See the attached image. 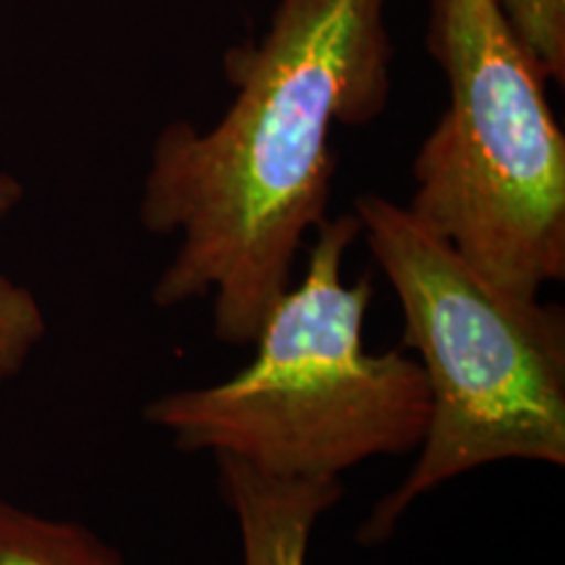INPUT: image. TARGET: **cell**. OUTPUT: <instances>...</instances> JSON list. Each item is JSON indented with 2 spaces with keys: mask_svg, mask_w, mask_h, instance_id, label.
Listing matches in <instances>:
<instances>
[{
  "mask_svg": "<svg viewBox=\"0 0 565 565\" xmlns=\"http://www.w3.org/2000/svg\"><path fill=\"white\" fill-rule=\"evenodd\" d=\"M0 565H129L100 534L0 498Z\"/></svg>",
  "mask_w": 565,
  "mask_h": 565,
  "instance_id": "8992f818",
  "label": "cell"
},
{
  "mask_svg": "<svg viewBox=\"0 0 565 565\" xmlns=\"http://www.w3.org/2000/svg\"><path fill=\"white\" fill-rule=\"evenodd\" d=\"M391 0H278L267 30L223 58L233 100L207 129L152 141L139 223L179 238L152 286L160 309L210 299L212 333L252 345L309 236L328 221L333 131L387 110Z\"/></svg>",
  "mask_w": 565,
  "mask_h": 565,
  "instance_id": "6da1fadb",
  "label": "cell"
},
{
  "mask_svg": "<svg viewBox=\"0 0 565 565\" xmlns=\"http://www.w3.org/2000/svg\"><path fill=\"white\" fill-rule=\"evenodd\" d=\"M356 238L353 212L328 217L303 275L259 324L252 362L221 383L158 395L145 422L181 454L228 456L282 479H341L370 458L414 454L429 416L427 383L404 349H366L374 282L345 280Z\"/></svg>",
  "mask_w": 565,
  "mask_h": 565,
  "instance_id": "7a4b0ae2",
  "label": "cell"
},
{
  "mask_svg": "<svg viewBox=\"0 0 565 565\" xmlns=\"http://www.w3.org/2000/svg\"><path fill=\"white\" fill-rule=\"evenodd\" d=\"M448 103L412 162L406 210L505 291L565 278V134L500 0H427Z\"/></svg>",
  "mask_w": 565,
  "mask_h": 565,
  "instance_id": "277c9868",
  "label": "cell"
},
{
  "mask_svg": "<svg viewBox=\"0 0 565 565\" xmlns=\"http://www.w3.org/2000/svg\"><path fill=\"white\" fill-rule=\"evenodd\" d=\"M217 487L242 536V565H307L317 521L343 498L341 479H282L215 456Z\"/></svg>",
  "mask_w": 565,
  "mask_h": 565,
  "instance_id": "5b68a950",
  "label": "cell"
},
{
  "mask_svg": "<svg viewBox=\"0 0 565 565\" xmlns=\"http://www.w3.org/2000/svg\"><path fill=\"white\" fill-rule=\"evenodd\" d=\"M353 215L429 393L412 471L359 526L362 545H380L445 482L503 461L565 466V312L494 286L406 204L359 194Z\"/></svg>",
  "mask_w": 565,
  "mask_h": 565,
  "instance_id": "3957f363",
  "label": "cell"
},
{
  "mask_svg": "<svg viewBox=\"0 0 565 565\" xmlns=\"http://www.w3.org/2000/svg\"><path fill=\"white\" fill-rule=\"evenodd\" d=\"M24 200V186L0 168V223ZM47 335V320L38 296L0 273V385L19 377Z\"/></svg>",
  "mask_w": 565,
  "mask_h": 565,
  "instance_id": "52a82bcc",
  "label": "cell"
},
{
  "mask_svg": "<svg viewBox=\"0 0 565 565\" xmlns=\"http://www.w3.org/2000/svg\"><path fill=\"white\" fill-rule=\"evenodd\" d=\"M547 82H565V0H500Z\"/></svg>",
  "mask_w": 565,
  "mask_h": 565,
  "instance_id": "ba28073f",
  "label": "cell"
}]
</instances>
